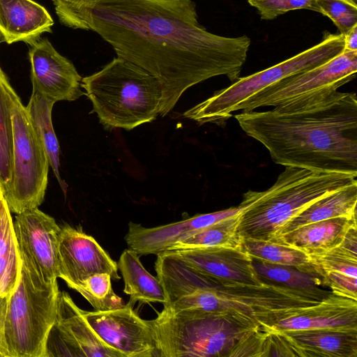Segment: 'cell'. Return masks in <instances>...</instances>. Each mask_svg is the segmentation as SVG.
Segmentation results:
<instances>
[{
    "instance_id": "15",
    "label": "cell",
    "mask_w": 357,
    "mask_h": 357,
    "mask_svg": "<svg viewBox=\"0 0 357 357\" xmlns=\"http://www.w3.org/2000/svg\"><path fill=\"white\" fill-rule=\"evenodd\" d=\"M260 325L274 331L357 329V300L331 292L316 304L283 310Z\"/></svg>"
},
{
    "instance_id": "6",
    "label": "cell",
    "mask_w": 357,
    "mask_h": 357,
    "mask_svg": "<svg viewBox=\"0 0 357 357\" xmlns=\"http://www.w3.org/2000/svg\"><path fill=\"white\" fill-rule=\"evenodd\" d=\"M20 256V278L7 301L8 357H45L48 334L56 319L59 287L45 283L29 261Z\"/></svg>"
},
{
    "instance_id": "11",
    "label": "cell",
    "mask_w": 357,
    "mask_h": 357,
    "mask_svg": "<svg viewBox=\"0 0 357 357\" xmlns=\"http://www.w3.org/2000/svg\"><path fill=\"white\" fill-rule=\"evenodd\" d=\"M134 305L128 301L119 309L82 314L98 337L125 357L158 356L149 320L133 310Z\"/></svg>"
},
{
    "instance_id": "40",
    "label": "cell",
    "mask_w": 357,
    "mask_h": 357,
    "mask_svg": "<svg viewBox=\"0 0 357 357\" xmlns=\"http://www.w3.org/2000/svg\"><path fill=\"white\" fill-rule=\"evenodd\" d=\"M1 42H3V40H2V38H1V36H0V43H1Z\"/></svg>"
},
{
    "instance_id": "30",
    "label": "cell",
    "mask_w": 357,
    "mask_h": 357,
    "mask_svg": "<svg viewBox=\"0 0 357 357\" xmlns=\"http://www.w3.org/2000/svg\"><path fill=\"white\" fill-rule=\"evenodd\" d=\"M111 276L106 273L93 275L71 289L79 292L95 311H108L121 308L123 299L112 289Z\"/></svg>"
},
{
    "instance_id": "24",
    "label": "cell",
    "mask_w": 357,
    "mask_h": 357,
    "mask_svg": "<svg viewBox=\"0 0 357 357\" xmlns=\"http://www.w3.org/2000/svg\"><path fill=\"white\" fill-rule=\"evenodd\" d=\"M252 259L255 271L263 282L302 291L318 300H322L331 293L321 288L324 284L319 275L305 272L291 266L275 264Z\"/></svg>"
},
{
    "instance_id": "35",
    "label": "cell",
    "mask_w": 357,
    "mask_h": 357,
    "mask_svg": "<svg viewBox=\"0 0 357 357\" xmlns=\"http://www.w3.org/2000/svg\"><path fill=\"white\" fill-rule=\"evenodd\" d=\"M95 1L96 0H52L60 22L68 27L84 6Z\"/></svg>"
},
{
    "instance_id": "8",
    "label": "cell",
    "mask_w": 357,
    "mask_h": 357,
    "mask_svg": "<svg viewBox=\"0 0 357 357\" xmlns=\"http://www.w3.org/2000/svg\"><path fill=\"white\" fill-rule=\"evenodd\" d=\"M8 94L13 133L12 178L4 195L10 212L19 214L43 202L48 181V157L29 115L8 77Z\"/></svg>"
},
{
    "instance_id": "38",
    "label": "cell",
    "mask_w": 357,
    "mask_h": 357,
    "mask_svg": "<svg viewBox=\"0 0 357 357\" xmlns=\"http://www.w3.org/2000/svg\"><path fill=\"white\" fill-rule=\"evenodd\" d=\"M349 5L357 7V0H340Z\"/></svg>"
},
{
    "instance_id": "29",
    "label": "cell",
    "mask_w": 357,
    "mask_h": 357,
    "mask_svg": "<svg viewBox=\"0 0 357 357\" xmlns=\"http://www.w3.org/2000/svg\"><path fill=\"white\" fill-rule=\"evenodd\" d=\"M6 77L0 67V185L3 195L10 184L13 160L12 118L4 84Z\"/></svg>"
},
{
    "instance_id": "5",
    "label": "cell",
    "mask_w": 357,
    "mask_h": 357,
    "mask_svg": "<svg viewBox=\"0 0 357 357\" xmlns=\"http://www.w3.org/2000/svg\"><path fill=\"white\" fill-rule=\"evenodd\" d=\"M149 323L160 357H229L238 343L260 326L238 314L165 308Z\"/></svg>"
},
{
    "instance_id": "37",
    "label": "cell",
    "mask_w": 357,
    "mask_h": 357,
    "mask_svg": "<svg viewBox=\"0 0 357 357\" xmlns=\"http://www.w3.org/2000/svg\"><path fill=\"white\" fill-rule=\"evenodd\" d=\"M344 36V50H357V24L354 25Z\"/></svg>"
},
{
    "instance_id": "3",
    "label": "cell",
    "mask_w": 357,
    "mask_h": 357,
    "mask_svg": "<svg viewBox=\"0 0 357 357\" xmlns=\"http://www.w3.org/2000/svg\"><path fill=\"white\" fill-rule=\"evenodd\" d=\"M356 175L285 167L275 183L244 195L248 204L241 215L242 238L273 241L282 227L317 199L357 183Z\"/></svg>"
},
{
    "instance_id": "19",
    "label": "cell",
    "mask_w": 357,
    "mask_h": 357,
    "mask_svg": "<svg viewBox=\"0 0 357 357\" xmlns=\"http://www.w3.org/2000/svg\"><path fill=\"white\" fill-rule=\"evenodd\" d=\"M284 332L299 356L357 357V329H307Z\"/></svg>"
},
{
    "instance_id": "39",
    "label": "cell",
    "mask_w": 357,
    "mask_h": 357,
    "mask_svg": "<svg viewBox=\"0 0 357 357\" xmlns=\"http://www.w3.org/2000/svg\"><path fill=\"white\" fill-rule=\"evenodd\" d=\"M3 194V191H2V189L1 188V185H0V197Z\"/></svg>"
},
{
    "instance_id": "21",
    "label": "cell",
    "mask_w": 357,
    "mask_h": 357,
    "mask_svg": "<svg viewBox=\"0 0 357 357\" xmlns=\"http://www.w3.org/2000/svg\"><path fill=\"white\" fill-rule=\"evenodd\" d=\"M356 204L357 183L335 190L317 199L287 222L274 239L314 222L339 217H356Z\"/></svg>"
},
{
    "instance_id": "33",
    "label": "cell",
    "mask_w": 357,
    "mask_h": 357,
    "mask_svg": "<svg viewBox=\"0 0 357 357\" xmlns=\"http://www.w3.org/2000/svg\"><path fill=\"white\" fill-rule=\"evenodd\" d=\"M268 351V331L260 325L238 343L229 357L267 356Z\"/></svg>"
},
{
    "instance_id": "22",
    "label": "cell",
    "mask_w": 357,
    "mask_h": 357,
    "mask_svg": "<svg viewBox=\"0 0 357 357\" xmlns=\"http://www.w3.org/2000/svg\"><path fill=\"white\" fill-rule=\"evenodd\" d=\"M118 268L124 282V293L130 295L129 302L135 304L160 303L166 298L162 287L157 277L149 273L141 263L138 255L131 249L121 254Z\"/></svg>"
},
{
    "instance_id": "26",
    "label": "cell",
    "mask_w": 357,
    "mask_h": 357,
    "mask_svg": "<svg viewBox=\"0 0 357 357\" xmlns=\"http://www.w3.org/2000/svg\"><path fill=\"white\" fill-rule=\"evenodd\" d=\"M241 213L223 219L181 238L167 251L213 246L243 248V238L238 232Z\"/></svg>"
},
{
    "instance_id": "13",
    "label": "cell",
    "mask_w": 357,
    "mask_h": 357,
    "mask_svg": "<svg viewBox=\"0 0 357 357\" xmlns=\"http://www.w3.org/2000/svg\"><path fill=\"white\" fill-rule=\"evenodd\" d=\"M59 278L71 288L89 277L108 273L120 279L118 264L93 237L69 225L61 227L58 245Z\"/></svg>"
},
{
    "instance_id": "12",
    "label": "cell",
    "mask_w": 357,
    "mask_h": 357,
    "mask_svg": "<svg viewBox=\"0 0 357 357\" xmlns=\"http://www.w3.org/2000/svg\"><path fill=\"white\" fill-rule=\"evenodd\" d=\"M20 253L47 284H57L58 245L61 227L38 208L26 210L13 222Z\"/></svg>"
},
{
    "instance_id": "1",
    "label": "cell",
    "mask_w": 357,
    "mask_h": 357,
    "mask_svg": "<svg viewBox=\"0 0 357 357\" xmlns=\"http://www.w3.org/2000/svg\"><path fill=\"white\" fill-rule=\"evenodd\" d=\"M70 28L91 30L118 57L144 69L162 89L160 114L183 93L213 77H240L251 39L208 31L192 0H96L84 6Z\"/></svg>"
},
{
    "instance_id": "23",
    "label": "cell",
    "mask_w": 357,
    "mask_h": 357,
    "mask_svg": "<svg viewBox=\"0 0 357 357\" xmlns=\"http://www.w3.org/2000/svg\"><path fill=\"white\" fill-rule=\"evenodd\" d=\"M10 213L3 194L0 197V297H8L15 289L22 269Z\"/></svg>"
},
{
    "instance_id": "34",
    "label": "cell",
    "mask_w": 357,
    "mask_h": 357,
    "mask_svg": "<svg viewBox=\"0 0 357 357\" xmlns=\"http://www.w3.org/2000/svg\"><path fill=\"white\" fill-rule=\"evenodd\" d=\"M321 276L333 294L357 300V278L335 271H325Z\"/></svg>"
},
{
    "instance_id": "14",
    "label": "cell",
    "mask_w": 357,
    "mask_h": 357,
    "mask_svg": "<svg viewBox=\"0 0 357 357\" xmlns=\"http://www.w3.org/2000/svg\"><path fill=\"white\" fill-rule=\"evenodd\" d=\"M29 57L33 91L55 102L73 101L85 94L81 89L82 77L75 66L47 38H39L30 44Z\"/></svg>"
},
{
    "instance_id": "27",
    "label": "cell",
    "mask_w": 357,
    "mask_h": 357,
    "mask_svg": "<svg viewBox=\"0 0 357 357\" xmlns=\"http://www.w3.org/2000/svg\"><path fill=\"white\" fill-rule=\"evenodd\" d=\"M307 254L320 276L325 271H335L357 278V226L350 227L337 245Z\"/></svg>"
},
{
    "instance_id": "9",
    "label": "cell",
    "mask_w": 357,
    "mask_h": 357,
    "mask_svg": "<svg viewBox=\"0 0 357 357\" xmlns=\"http://www.w3.org/2000/svg\"><path fill=\"white\" fill-rule=\"evenodd\" d=\"M357 50L343 51L328 61L286 77L238 105L236 111L250 112L261 107H276L319 93L337 91L356 78Z\"/></svg>"
},
{
    "instance_id": "7",
    "label": "cell",
    "mask_w": 357,
    "mask_h": 357,
    "mask_svg": "<svg viewBox=\"0 0 357 357\" xmlns=\"http://www.w3.org/2000/svg\"><path fill=\"white\" fill-rule=\"evenodd\" d=\"M344 46L343 34L326 33L318 44L265 70L239 77L231 85L215 91L183 115L199 124H222L245 100L286 77L328 61L341 54Z\"/></svg>"
},
{
    "instance_id": "16",
    "label": "cell",
    "mask_w": 357,
    "mask_h": 357,
    "mask_svg": "<svg viewBox=\"0 0 357 357\" xmlns=\"http://www.w3.org/2000/svg\"><path fill=\"white\" fill-rule=\"evenodd\" d=\"M187 264L222 286H259L252 259L243 248L213 246L171 250Z\"/></svg>"
},
{
    "instance_id": "17",
    "label": "cell",
    "mask_w": 357,
    "mask_h": 357,
    "mask_svg": "<svg viewBox=\"0 0 357 357\" xmlns=\"http://www.w3.org/2000/svg\"><path fill=\"white\" fill-rule=\"evenodd\" d=\"M248 204L247 198L243 197L238 206L198 214L178 222L151 228L130 222L125 240L129 248L137 255H158L167 251L176 241L186 235L242 213Z\"/></svg>"
},
{
    "instance_id": "36",
    "label": "cell",
    "mask_w": 357,
    "mask_h": 357,
    "mask_svg": "<svg viewBox=\"0 0 357 357\" xmlns=\"http://www.w3.org/2000/svg\"><path fill=\"white\" fill-rule=\"evenodd\" d=\"M8 297H0V357H8L5 335V321Z\"/></svg>"
},
{
    "instance_id": "28",
    "label": "cell",
    "mask_w": 357,
    "mask_h": 357,
    "mask_svg": "<svg viewBox=\"0 0 357 357\" xmlns=\"http://www.w3.org/2000/svg\"><path fill=\"white\" fill-rule=\"evenodd\" d=\"M243 248L253 259L266 262L291 266L319 275L309 255L300 249L269 240L243 238Z\"/></svg>"
},
{
    "instance_id": "10",
    "label": "cell",
    "mask_w": 357,
    "mask_h": 357,
    "mask_svg": "<svg viewBox=\"0 0 357 357\" xmlns=\"http://www.w3.org/2000/svg\"><path fill=\"white\" fill-rule=\"evenodd\" d=\"M125 357L105 344L66 291H59L55 321L48 334L45 357Z\"/></svg>"
},
{
    "instance_id": "20",
    "label": "cell",
    "mask_w": 357,
    "mask_h": 357,
    "mask_svg": "<svg viewBox=\"0 0 357 357\" xmlns=\"http://www.w3.org/2000/svg\"><path fill=\"white\" fill-rule=\"evenodd\" d=\"M354 225H356V217L331 218L305 225L272 241L310 253L337 245Z\"/></svg>"
},
{
    "instance_id": "25",
    "label": "cell",
    "mask_w": 357,
    "mask_h": 357,
    "mask_svg": "<svg viewBox=\"0 0 357 357\" xmlns=\"http://www.w3.org/2000/svg\"><path fill=\"white\" fill-rule=\"evenodd\" d=\"M55 102L36 91H32L29 102L26 107L30 119L45 149L50 166L52 167L63 191L66 185L59 174L60 148L54 130L52 111Z\"/></svg>"
},
{
    "instance_id": "31",
    "label": "cell",
    "mask_w": 357,
    "mask_h": 357,
    "mask_svg": "<svg viewBox=\"0 0 357 357\" xmlns=\"http://www.w3.org/2000/svg\"><path fill=\"white\" fill-rule=\"evenodd\" d=\"M315 12L331 19L341 34L357 24V7L340 0H316Z\"/></svg>"
},
{
    "instance_id": "4",
    "label": "cell",
    "mask_w": 357,
    "mask_h": 357,
    "mask_svg": "<svg viewBox=\"0 0 357 357\" xmlns=\"http://www.w3.org/2000/svg\"><path fill=\"white\" fill-rule=\"evenodd\" d=\"M81 86L105 128L130 130L160 114L162 89L140 66L114 58L99 71L82 79Z\"/></svg>"
},
{
    "instance_id": "18",
    "label": "cell",
    "mask_w": 357,
    "mask_h": 357,
    "mask_svg": "<svg viewBox=\"0 0 357 357\" xmlns=\"http://www.w3.org/2000/svg\"><path fill=\"white\" fill-rule=\"evenodd\" d=\"M54 21L41 5L32 0H0V36L11 44L30 45L42 33L51 32Z\"/></svg>"
},
{
    "instance_id": "32",
    "label": "cell",
    "mask_w": 357,
    "mask_h": 357,
    "mask_svg": "<svg viewBox=\"0 0 357 357\" xmlns=\"http://www.w3.org/2000/svg\"><path fill=\"white\" fill-rule=\"evenodd\" d=\"M257 9L261 20H271L298 9L315 11L316 0H247Z\"/></svg>"
},
{
    "instance_id": "2",
    "label": "cell",
    "mask_w": 357,
    "mask_h": 357,
    "mask_svg": "<svg viewBox=\"0 0 357 357\" xmlns=\"http://www.w3.org/2000/svg\"><path fill=\"white\" fill-rule=\"evenodd\" d=\"M284 167L357 176V98L338 91L234 116Z\"/></svg>"
}]
</instances>
